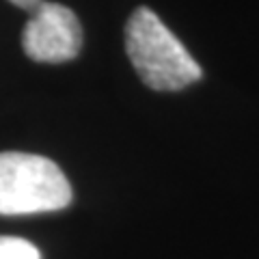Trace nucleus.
Segmentation results:
<instances>
[{
	"instance_id": "obj_2",
	"label": "nucleus",
	"mask_w": 259,
	"mask_h": 259,
	"mask_svg": "<svg viewBox=\"0 0 259 259\" xmlns=\"http://www.w3.org/2000/svg\"><path fill=\"white\" fill-rule=\"evenodd\" d=\"M71 203V186L52 160L35 153H0V214L56 212Z\"/></svg>"
},
{
	"instance_id": "obj_3",
	"label": "nucleus",
	"mask_w": 259,
	"mask_h": 259,
	"mask_svg": "<svg viewBox=\"0 0 259 259\" xmlns=\"http://www.w3.org/2000/svg\"><path fill=\"white\" fill-rule=\"evenodd\" d=\"M28 59L37 63H65L82 48V26L76 13L59 3H41L22 32Z\"/></svg>"
},
{
	"instance_id": "obj_5",
	"label": "nucleus",
	"mask_w": 259,
	"mask_h": 259,
	"mask_svg": "<svg viewBox=\"0 0 259 259\" xmlns=\"http://www.w3.org/2000/svg\"><path fill=\"white\" fill-rule=\"evenodd\" d=\"M9 3L15 5V7H20V9H24V11H32V13H35L39 7H41L44 0H9Z\"/></svg>"
},
{
	"instance_id": "obj_4",
	"label": "nucleus",
	"mask_w": 259,
	"mask_h": 259,
	"mask_svg": "<svg viewBox=\"0 0 259 259\" xmlns=\"http://www.w3.org/2000/svg\"><path fill=\"white\" fill-rule=\"evenodd\" d=\"M0 259H41V255L28 240L0 236Z\"/></svg>"
},
{
	"instance_id": "obj_1",
	"label": "nucleus",
	"mask_w": 259,
	"mask_h": 259,
	"mask_svg": "<svg viewBox=\"0 0 259 259\" xmlns=\"http://www.w3.org/2000/svg\"><path fill=\"white\" fill-rule=\"evenodd\" d=\"M125 52L136 74L153 91H180L201 78L199 63L147 7L130 15L125 24Z\"/></svg>"
}]
</instances>
